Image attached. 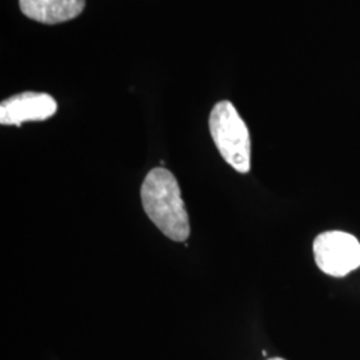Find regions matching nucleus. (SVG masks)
Masks as SVG:
<instances>
[{
    "label": "nucleus",
    "instance_id": "423d86ee",
    "mask_svg": "<svg viewBox=\"0 0 360 360\" xmlns=\"http://www.w3.org/2000/svg\"><path fill=\"white\" fill-rule=\"evenodd\" d=\"M269 360H285L283 359V358H271V359Z\"/></svg>",
    "mask_w": 360,
    "mask_h": 360
},
{
    "label": "nucleus",
    "instance_id": "7ed1b4c3",
    "mask_svg": "<svg viewBox=\"0 0 360 360\" xmlns=\"http://www.w3.org/2000/svg\"><path fill=\"white\" fill-rule=\"evenodd\" d=\"M312 248L319 270L330 276L343 278L360 267L359 240L347 232H322Z\"/></svg>",
    "mask_w": 360,
    "mask_h": 360
},
{
    "label": "nucleus",
    "instance_id": "20e7f679",
    "mask_svg": "<svg viewBox=\"0 0 360 360\" xmlns=\"http://www.w3.org/2000/svg\"><path fill=\"white\" fill-rule=\"evenodd\" d=\"M58 111V103L49 94L23 92L0 104V123L20 127L25 122H41Z\"/></svg>",
    "mask_w": 360,
    "mask_h": 360
},
{
    "label": "nucleus",
    "instance_id": "39448f33",
    "mask_svg": "<svg viewBox=\"0 0 360 360\" xmlns=\"http://www.w3.org/2000/svg\"><path fill=\"white\" fill-rule=\"evenodd\" d=\"M19 6L27 18L44 25H56L83 13L86 0H19Z\"/></svg>",
    "mask_w": 360,
    "mask_h": 360
},
{
    "label": "nucleus",
    "instance_id": "f257e3e1",
    "mask_svg": "<svg viewBox=\"0 0 360 360\" xmlns=\"http://www.w3.org/2000/svg\"><path fill=\"white\" fill-rule=\"evenodd\" d=\"M141 196L146 214L167 238L184 242L190 236L188 214L172 172L163 167L151 169L143 181Z\"/></svg>",
    "mask_w": 360,
    "mask_h": 360
},
{
    "label": "nucleus",
    "instance_id": "f03ea898",
    "mask_svg": "<svg viewBox=\"0 0 360 360\" xmlns=\"http://www.w3.org/2000/svg\"><path fill=\"white\" fill-rule=\"evenodd\" d=\"M210 132L223 159L240 174L251 168V138L245 120L231 102L214 105L210 114Z\"/></svg>",
    "mask_w": 360,
    "mask_h": 360
}]
</instances>
